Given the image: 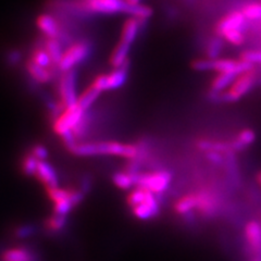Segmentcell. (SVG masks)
<instances>
[{
  "instance_id": "1",
  "label": "cell",
  "mask_w": 261,
  "mask_h": 261,
  "mask_svg": "<svg viewBox=\"0 0 261 261\" xmlns=\"http://www.w3.org/2000/svg\"><path fill=\"white\" fill-rule=\"evenodd\" d=\"M69 151L79 157L117 156L128 160L140 158V148L137 144H124L119 142L76 143Z\"/></svg>"
},
{
  "instance_id": "2",
  "label": "cell",
  "mask_w": 261,
  "mask_h": 261,
  "mask_svg": "<svg viewBox=\"0 0 261 261\" xmlns=\"http://www.w3.org/2000/svg\"><path fill=\"white\" fill-rule=\"evenodd\" d=\"M257 80V73L255 69L248 70L242 73L234 80L232 85L226 91L220 94H210L216 98L217 101L235 102L240 100L243 96L246 95L254 86Z\"/></svg>"
},
{
  "instance_id": "3",
  "label": "cell",
  "mask_w": 261,
  "mask_h": 261,
  "mask_svg": "<svg viewBox=\"0 0 261 261\" xmlns=\"http://www.w3.org/2000/svg\"><path fill=\"white\" fill-rule=\"evenodd\" d=\"M172 173L167 170H158L149 173H138L135 175V186L142 187L157 196L165 193L172 182Z\"/></svg>"
},
{
  "instance_id": "4",
  "label": "cell",
  "mask_w": 261,
  "mask_h": 261,
  "mask_svg": "<svg viewBox=\"0 0 261 261\" xmlns=\"http://www.w3.org/2000/svg\"><path fill=\"white\" fill-rule=\"evenodd\" d=\"M77 7L81 10L98 14H129L132 9L125 0H80Z\"/></svg>"
},
{
  "instance_id": "5",
  "label": "cell",
  "mask_w": 261,
  "mask_h": 261,
  "mask_svg": "<svg viewBox=\"0 0 261 261\" xmlns=\"http://www.w3.org/2000/svg\"><path fill=\"white\" fill-rule=\"evenodd\" d=\"M92 53V43L88 40H79V42L70 45L64 50L63 57L58 64L60 72H67L74 69L77 64L87 59Z\"/></svg>"
},
{
  "instance_id": "6",
  "label": "cell",
  "mask_w": 261,
  "mask_h": 261,
  "mask_svg": "<svg viewBox=\"0 0 261 261\" xmlns=\"http://www.w3.org/2000/svg\"><path fill=\"white\" fill-rule=\"evenodd\" d=\"M86 111L82 109L76 103L72 107L65 108V110L53 122V128L56 134L62 136L65 133H69L73 130L85 116Z\"/></svg>"
},
{
  "instance_id": "7",
  "label": "cell",
  "mask_w": 261,
  "mask_h": 261,
  "mask_svg": "<svg viewBox=\"0 0 261 261\" xmlns=\"http://www.w3.org/2000/svg\"><path fill=\"white\" fill-rule=\"evenodd\" d=\"M59 100L65 108L77 103L79 96L76 93V71L75 69L62 72L58 84Z\"/></svg>"
},
{
  "instance_id": "8",
  "label": "cell",
  "mask_w": 261,
  "mask_h": 261,
  "mask_svg": "<svg viewBox=\"0 0 261 261\" xmlns=\"http://www.w3.org/2000/svg\"><path fill=\"white\" fill-rule=\"evenodd\" d=\"M245 24H246V18H245L242 11H231L217 22L215 27V34L218 37H223L230 31H243Z\"/></svg>"
},
{
  "instance_id": "9",
  "label": "cell",
  "mask_w": 261,
  "mask_h": 261,
  "mask_svg": "<svg viewBox=\"0 0 261 261\" xmlns=\"http://www.w3.org/2000/svg\"><path fill=\"white\" fill-rule=\"evenodd\" d=\"M160 212V201L158 196L149 191H147L145 200L132 208V214L140 220H150L156 218Z\"/></svg>"
},
{
  "instance_id": "10",
  "label": "cell",
  "mask_w": 261,
  "mask_h": 261,
  "mask_svg": "<svg viewBox=\"0 0 261 261\" xmlns=\"http://www.w3.org/2000/svg\"><path fill=\"white\" fill-rule=\"evenodd\" d=\"M254 64L248 63L243 60L235 59H212L211 71L217 73H232V74L240 75L242 73L254 69Z\"/></svg>"
},
{
  "instance_id": "11",
  "label": "cell",
  "mask_w": 261,
  "mask_h": 261,
  "mask_svg": "<svg viewBox=\"0 0 261 261\" xmlns=\"http://www.w3.org/2000/svg\"><path fill=\"white\" fill-rule=\"evenodd\" d=\"M244 234L250 254L261 257V224L256 220H250L244 226Z\"/></svg>"
},
{
  "instance_id": "12",
  "label": "cell",
  "mask_w": 261,
  "mask_h": 261,
  "mask_svg": "<svg viewBox=\"0 0 261 261\" xmlns=\"http://www.w3.org/2000/svg\"><path fill=\"white\" fill-rule=\"evenodd\" d=\"M36 25L46 38H58L61 40L62 32L60 25L51 14H39L36 18Z\"/></svg>"
},
{
  "instance_id": "13",
  "label": "cell",
  "mask_w": 261,
  "mask_h": 261,
  "mask_svg": "<svg viewBox=\"0 0 261 261\" xmlns=\"http://www.w3.org/2000/svg\"><path fill=\"white\" fill-rule=\"evenodd\" d=\"M35 177L46 187V190L59 186V179L55 168L46 160L38 162Z\"/></svg>"
},
{
  "instance_id": "14",
  "label": "cell",
  "mask_w": 261,
  "mask_h": 261,
  "mask_svg": "<svg viewBox=\"0 0 261 261\" xmlns=\"http://www.w3.org/2000/svg\"><path fill=\"white\" fill-rule=\"evenodd\" d=\"M197 195V210L203 216H212L218 210V198L210 191L203 190L196 193Z\"/></svg>"
},
{
  "instance_id": "15",
  "label": "cell",
  "mask_w": 261,
  "mask_h": 261,
  "mask_svg": "<svg viewBox=\"0 0 261 261\" xmlns=\"http://www.w3.org/2000/svg\"><path fill=\"white\" fill-rule=\"evenodd\" d=\"M146 22H142L141 20H138L134 16H130L122 25L121 30V35H120V40L125 44H128L132 46L134 43V40L136 39L138 33H140V30L143 25H145Z\"/></svg>"
},
{
  "instance_id": "16",
  "label": "cell",
  "mask_w": 261,
  "mask_h": 261,
  "mask_svg": "<svg viewBox=\"0 0 261 261\" xmlns=\"http://www.w3.org/2000/svg\"><path fill=\"white\" fill-rule=\"evenodd\" d=\"M129 60H127L122 67L113 69L112 72L107 74V91H114L125 84L128 75Z\"/></svg>"
},
{
  "instance_id": "17",
  "label": "cell",
  "mask_w": 261,
  "mask_h": 261,
  "mask_svg": "<svg viewBox=\"0 0 261 261\" xmlns=\"http://www.w3.org/2000/svg\"><path fill=\"white\" fill-rule=\"evenodd\" d=\"M27 71L30 74V76L37 83L40 84H47L53 80L54 76V71L49 70L47 68L42 67L34 61H32L31 59L27 61L25 63Z\"/></svg>"
},
{
  "instance_id": "18",
  "label": "cell",
  "mask_w": 261,
  "mask_h": 261,
  "mask_svg": "<svg viewBox=\"0 0 261 261\" xmlns=\"http://www.w3.org/2000/svg\"><path fill=\"white\" fill-rule=\"evenodd\" d=\"M129 49L130 45L119 40V43L113 48V50L109 57V63L113 69L122 67V65L128 60L127 56L129 53Z\"/></svg>"
},
{
  "instance_id": "19",
  "label": "cell",
  "mask_w": 261,
  "mask_h": 261,
  "mask_svg": "<svg viewBox=\"0 0 261 261\" xmlns=\"http://www.w3.org/2000/svg\"><path fill=\"white\" fill-rule=\"evenodd\" d=\"M44 48L46 49L49 57H50L55 67L58 69V64L60 63L64 54L61 40L58 38H46L44 40Z\"/></svg>"
},
{
  "instance_id": "20",
  "label": "cell",
  "mask_w": 261,
  "mask_h": 261,
  "mask_svg": "<svg viewBox=\"0 0 261 261\" xmlns=\"http://www.w3.org/2000/svg\"><path fill=\"white\" fill-rule=\"evenodd\" d=\"M194 209H197V195L196 193L186 194L174 203V210L177 215H190Z\"/></svg>"
},
{
  "instance_id": "21",
  "label": "cell",
  "mask_w": 261,
  "mask_h": 261,
  "mask_svg": "<svg viewBox=\"0 0 261 261\" xmlns=\"http://www.w3.org/2000/svg\"><path fill=\"white\" fill-rule=\"evenodd\" d=\"M238 76L239 75L232 74V73H218V75L210 83V94L223 93L232 85Z\"/></svg>"
},
{
  "instance_id": "22",
  "label": "cell",
  "mask_w": 261,
  "mask_h": 261,
  "mask_svg": "<svg viewBox=\"0 0 261 261\" xmlns=\"http://www.w3.org/2000/svg\"><path fill=\"white\" fill-rule=\"evenodd\" d=\"M2 258L4 261H35V254L25 247H13L4 251Z\"/></svg>"
},
{
  "instance_id": "23",
  "label": "cell",
  "mask_w": 261,
  "mask_h": 261,
  "mask_svg": "<svg viewBox=\"0 0 261 261\" xmlns=\"http://www.w3.org/2000/svg\"><path fill=\"white\" fill-rule=\"evenodd\" d=\"M101 91L99 88H97L93 83L84 89V92L79 96L77 105L83 109L84 111L89 110L93 103L98 99Z\"/></svg>"
},
{
  "instance_id": "24",
  "label": "cell",
  "mask_w": 261,
  "mask_h": 261,
  "mask_svg": "<svg viewBox=\"0 0 261 261\" xmlns=\"http://www.w3.org/2000/svg\"><path fill=\"white\" fill-rule=\"evenodd\" d=\"M256 140V134L254 129L251 128H244L241 132L236 135L235 140L231 143L232 149L234 151H241L245 148H247Z\"/></svg>"
},
{
  "instance_id": "25",
  "label": "cell",
  "mask_w": 261,
  "mask_h": 261,
  "mask_svg": "<svg viewBox=\"0 0 261 261\" xmlns=\"http://www.w3.org/2000/svg\"><path fill=\"white\" fill-rule=\"evenodd\" d=\"M112 182L118 189L128 191L135 186V175L127 173L126 171H120L112 175Z\"/></svg>"
},
{
  "instance_id": "26",
  "label": "cell",
  "mask_w": 261,
  "mask_h": 261,
  "mask_svg": "<svg viewBox=\"0 0 261 261\" xmlns=\"http://www.w3.org/2000/svg\"><path fill=\"white\" fill-rule=\"evenodd\" d=\"M30 59L32 61H34L35 63L42 65V67L49 69V70H53V67L56 70H58L54 65V63L50 59V57H49V55L46 51V49L44 48V46L43 47H35L34 49H33ZM53 71H55V70H53Z\"/></svg>"
},
{
  "instance_id": "27",
  "label": "cell",
  "mask_w": 261,
  "mask_h": 261,
  "mask_svg": "<svg viewBox=\"0 0 261 261\" xmlns=\"http://www.w3.org/2000/svg\"><path fill=\"white\" fill-rule=\"evenodd\" d=\"M39 161L40 160H38L36 157L33 156L31 152H29L22 159V162H21L22 172L27 176H35Z\"/></svg>"
},
{
  "instance_id": "28",
  "label": "cell",
  "mask_w": 261,
  "mask_h": 261,
  "mask_svg": "<svg viewBox=\"0 0 261 261\" xmlns=\"http://www.w3.org/2000/svg\"><path fill=\"white\" fill-rule=\"evenodd\" d=\"M241 11L245 15L246 20L259 21L261 20V2L248 3L243 6Z\"/></svg>"
},
{
  "instance_id": "29",
  "label": "cell",
  "mask_w": 261,
  "mask_h": 261,
  "mask_svg": "<svg viewBox=\"0 0 261 261\" xmlns=\"http://www.w3.org/2000/svg\"><path fill=\"white\" fill-rule=\"evenodd\" d=\"M67 224V217L54 214L45 221V226L49 232L58 233Z\"/></svg>"
},
{
  "instance_id": "30",
  "label": "cell",
  "mask_w": 261,
  "mask_h": 261,
  "mask_svg": "<svg viewBox=\"0 0 261 261\" xmlns=\"http://www.w3.org/2000/svg\"><path fill=\"white\" fill-rule=\"evenodd\" d=\"M153 13L152 8L146 5H136L132 6V9H130V16H134V18L141 20L142 22H147L149 18H151V15Z\"/></svg>"
},
{
  "instance_id": "31",
  "label": "cell",
  "mask_w": 261,
  "mask_h": 261,
  "mask_svg": "<svg viewBox=\"0 0 261 261\" xmlns=\"http://www.w3.org/2000/svg\"><path fill=\"white\" fill-rule=\"evenodd\" d=\"M222 38L226 40L228 44L234 45V46H241L245 43V35L243 31H240V30L227 32Z\"/></svg>"
},
{
  "instance_id": "32",
  "label": "cell",
  "mask_w": 261,
  "mask_h": 261,
  "mask_svg": "<svg viewBox=\"0 0 261 261\" xmlns=\"http://www.w3.org/2000/svg\"><path fill=\"white\" fill-rule=\"evenodd\" d=\"M240 59L251 64H261V50H245L240 55Z\"/></svg>"
},
{
  "instance_id": "33",
  "label": "cell",
  "mask_w": 261,
  "mask_h": 261,
  "mask_svg": "<svg viewBox=\"0 0 261 261\" xmlns=\"http://www.w3.org/2000/svg\"><path fill=\"white\" fill-rule=\"evenodd\" d=\"M221 48H222L221 40H220L219 38L211 39V42L208 47V58L217 59L218 55L220 54V51H221Z\"/></svg>"
},
{
  "instance_id": "34",
  "label": "cell",
  "mask_w": 261,
  "mask_h": 261,
  "mask_svg": "<svg viewBox=\"0 0 261 261\" xmlns=\"http://www.w3.org/2000/svg\"><path fill=\"white\" fill-rule=\"evenodd\" d=\"M30 152L40 161H44L48 158V149L42 144L33 145Z\"/></svg>"
},
{
  "instance_id": "35",
  "label": "cell",
  "mask_w": 261,
  "mask_h": 261,
  "mask_svg": "<svg viewBox=\"0 0 261 261\" xmlns=\"http://www.w3.org/2000/svg\"><path fill=\"white\" fill-rule=\"evenodd\" d=\"M211 61L212 59H196L192 62V68L196 71H211Z\"/></svg>"
},
{
  "instance_id": "36",
  "label": "cell",
  "mask_w": 261,
  "mask_h": 261,
  "mask_svg": "<svg viewBox=\"0 0 261 261\" xmlns=\"http://www.w3.org/2000/svg\"><path fill=\"white\" fill-rule=\"evenodd\" d=\"M34 233V227L31 225H21L16 227V230L14 231V235L18 239H25L28 236L32 235Z\"/></svg>"
},
{
  "instance_id": "37",
  "label": "cell",
  "mask_w": 261,
  "mask_h": 261,
  "mask_svg": "<svg viewBox=\"0 0 261 261\" xmlns=\"http://www.w3.org/2000/svg\"><path fill=\"white\" fill-rule=\"evenodd\" d=\"M9 59L10 61H13V62H16L19 60V53L16 51H13V53H10L9 55Z\"/></svg>"
},
{
  "instance_id": "38",
  "label": "cell",
  "mask_w": 261,
  "mask_h": 261,
  "mask_svg": "<svg viewBox=\"0 0 261 261\" xmlns=\"http://www.w3.org/2000/svg\"><path fill=\"white\" fill-rule=\"evenodd\" d=\"M125 2L130 6H136L141 4V0H125Z\"/></svg>"
},
{
  "instance_id": "39",
  "label": "cell",
  "mask_w": 261,
  "mask_h": 261,
  "mask_svg": "<svg viewBox=\"0 0 261 261\" xmlns=\"http://www.w3.org/2000/svg\"><path fill=\"white\" fill-rule=\"evenodd\" d=\"M257 182L260 184L261 186V171H259V172L257 173Z\"/></svg>"
},
{
  "instance_id": "40",
  "label": "cell",
  "mask_w": 261,
  "mask_h": 261,
  "mask_svg": "<svg viewBox=\"0 0 261 261\" xmlns=\"http://www.w3.org/2000/svg\"><path fill=\"white\" fill-rule=\"evenodd\" d=\"M251 261H261V257H254Z\"/></svg>"
}]
</instances>
